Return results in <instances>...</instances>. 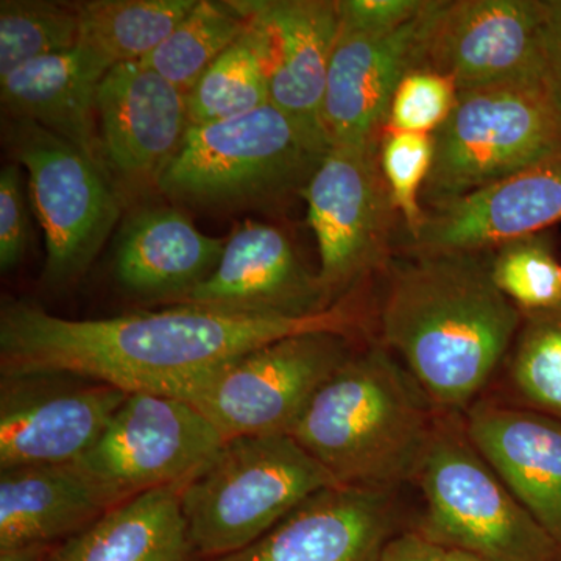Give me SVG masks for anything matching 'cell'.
<instances>
[{
  "label": "cell",
  "mask_w": 561,
  "mask_h": 561,
  "mask_svg": "<svg viewBox=\"0 0 561 561\" xmlns=\"http://www.w3.org/2000/svg\"><path fill=\"white\" fill-rule=\"evenodd\" d=\"M364 323V309L351 291L309 317L165 306L110 319L70 320L31 302L10 301L0 311V368L2 375L68 373L127 393L176 398L267 343L319 331L354 337Z\"/></svg>",
  "instance_id": "1"
},
{
  "label": "cell",
  "mask_w": 561,
  "mask_h": 561,
  "mask_svg": "<svg viewBox=\"0 0 561 561\" xmlns=\"http://www.w3.org/2000/svg\"><path fill=\"white\" fill-rule=\"evenodd\" d=\"M483 254L409 253L383 297V346L437 412L465 413L481 400L522 328L523 312L496 286Z\"/></svg>",
  "instance_id": "2"
},
{
  "label": "cell",
  "mask_w": 561,
  "mask_h": 561,
  "mask_svg": "<svg viewBox=\"0 0 561 561\" xmlns=\"http://www.w3.org/2000/svg\"><path fill=\"white\" fill-rule=\"evenodd\" d=\"M438 413L383 345L354 351L290 432L341 485L398 490L415 481Z\"/></svg>",
  "instance_id": "3"
},
{
  "label": "cell",
  "mask_w": 561,
  "mask_h": 561,
  "mask_svg": "<svg viewBox=\"0 0 561 561\" xmlns=\"http://www.w3.org/2000/svg\"><path fill=\"white\" fill-rule=\"evenodd\" d=\"M330 150L327 140L267 103L191 127L158 191L203 209H271L302 197Z\"/></svg>",
  "instance_id": "4"
},
{
  "label": "cell",
  "mask_w": 561,
  "mask_h": 561,
  "mask_svg": "<svg viewBox=\"0 0 561 561\" xmlns=\"http://www.w3.org/2000/svg\"><path fill=\"white\" fill-rule=\"evenodd\" d=\"M335 485L341 483L290 435L228 438L181 486L192 552L208 561L241 551Z\"/></svg>",
  "instance_id": "5"
},
{
  "label": "cell",
  "mask_w": 561,
  "mask_h": 561,
  "mask_svg": "<svg viewBox=\"0 0 561 561\" xmlns=\"http://www.w3.org/2000/svg\"><path fill=\"white\" fill-rule=\"evenodd\" d=\"M434 160L421 192L426 213L561 154V111L545 81L459 91L432 133Z\"/></svg>",
  "instance_id": "6"
},
{
  "label": "cell",
  "mask_w": 561,
  "mask_h": 561,
  "mask_svg": "<svg viewBox=\"0 0 561 561\" xmlns=\"http://www.w3.org/2000/svg\"><path fill=\"white\" fill-rule=\"evenodd\" d=\"M426 512L420 531L486 561H561V549L483 459L463 413H438L415 481Z\"/></svg>",
  "instance_id": "7"
},
{
  "label": "cell",
  "mask_w": 561,
  "mask_h": 561,
  "mask_svg": "<svg viewBox=\"0 0 561 561\" xmlns=\"http://www.w3.org/2000/svg\"><path fill=\"white\" fill-rule=\"evenodd\" d=\"M3 142L28 172L32 206L46 242L43 280L69 286L101 253L124 198L105 169L35 122L7 116Z\"/></svg>",
  "instance_id": "8"
},
{
  "label": "cell",
  "mask_w": 561,
  "mask_h": 561,
  "mask_svg": "<svg viewBox=\"0 0 561 561\" xmlns=\"http://www.w3.org/2000/svg\"><path fill=\"white\" fill-rule=\"evenodd\" d=\"M348 335H290L228 362L192 383L191 402L228 438L289 435L306 405L354 350Z\"/></svg>",
  "instance_id": "9"
},
{
  "label": "cell",
  "mask_w": 561,
  "mask_h": 561,
  "mask_svg": "<svg viewBox=\"0 0 561 561\" xmlns=\"http://www.w3.org/2000/svg\"><path fill=\"white\" fill-rule=\"evenodd\" d=\"M379 146L381 140L332 146L302 194L319 247L320 283L334 302L390 257L398 213Z\"/></svg>",
  "instance_id": "10"
},
{
  "label": "cell",
  "mask_w": 561,
  "mask_h": 561,
  "mask_svg": "<svg viewBox=\"0 0 561 561\" xmlns=\"http://www.w3.org/2000/svg\"><path fill=\"white\" fill-rule=\"evenodd\" d=\"M227 440L191 402L128 393L102 437L76 465L119 505L147 491L183 485Z\"/></svg>",
  "instance_id": "11"
},
{
  "label": "cell",
  "mask_w": 561,
  "mask_h": 561,
  "mask_svg": "<svg viewBox=\"0 0 561 561\" xmlns=\"http://www.w3.org/2000/svg\"><path fill=\"white\" fill-rule=\"evenodd\" d=\"M127 397L110 383L68 373L2 375L0 470L76 463Z\"/></svg>",
  "instance_id": "12"
},
{
  "label": "cell",
  "mask_w": 561,
  "mask_h": 561,
  "mask_svg": "<svg viewBox=\"0 0 561 561\" xmlns=\"http://www.w3.org/2000/svg\"><path fill=\"white\" fill-rule=\"evenodd\" d=\"M420 69L457 90L545 81L541 0H435Z\"/></svg>",
  "instance_id": "13"
},
{
  "label": "cell",
  "mask_w": 561,
  "mask_h": 561,
  "mask_svg": "<svg viewBox=\"0 0 561 561\" xmlns=\"http://www.w3.org/2000/svg\"><path fill=\"white\" fill-rule=\"evenodd\" d=\"M99 135L122 198L160 186L191 128L186 92L144 62L114 66L98 90Z\"/></svg>",
  "instance_id": "14"
},
{
  "label": "cell",
  "mask_w": 561,
  "mask_h": 561,
  "mask_svg": "<svg viewBox=\"0 0 561 561\" xmlns=\"http://www.w3.org/2000/svg\"><path fill=\"white\" fill-rule=\"evenodd\" d=\"M334 305L286 232L245 221L225 243L213 273L194 289L162 302L250 316L309 317Z\"/></svg>",
  "instance_id": "15"
},
{
  "label": "cell",
  "mask_w": 561,
  "mask_h": 561,
  "mask_svg": "<svg viewBox=\"0 0 561 561\" xmlns=\"http://www.w3.org/2000/svg\"><path fill=\"white\" fill-rule=\"evenodd\" d=\"M434 7L426 0L419 16L382 35L339 32L321 114L331 147L382 139L398 84L423 62Z\"/></svg>",
  "instance_id": "16"
},
{
  "label": "cell",
  "mask_w": 561,
  "mask_h": 561,
  "mask_svg": "<svg viewBox=\"0 0 561 561\" xmlns=\"http://www.w3.org/2000/svg\"><path fill=\"white\" fill-rule=\"evenodd\" d=\"M397 522V490L330 486L260 540L208 561H378Z\"/></svg>",
  "instance_id": "17"
},
{
  "label": "cell",
  "mask_w": 561,
  "mask_h": 561,
  "mask_svg": "<svg viewBox=\"0 0 561 561\" xmlns=\"http://www.w3.org/2000/svg\"><path fill=\"white\" fill-rule=\"evenodd\" d=\"M561 224V154L426 213L409 253H486Z\"/></svg>",
  "instance_id": "18"
},
{
  "label": "cell",
  "mask_w": 561,
  "mask_h": 561,
  "mask_svg": "<svg viewBox=\"0 0 561 561\" xmlns=\"http://www.w3.org/2000/svg\"><path fill=\"white\" fill-rule=\"evenodd\" d=\"M265 41L268 95L306 131L327 140L323 99L341 32L335 0H238ZM331 146V144H330Z\"/></svg>",
  "instance_id": "19"
},
{
  "label": "cell",
  "mask_w": 561,
  "mask_h": 561,
  "mask_svg": "<svg viewBox=\"0 0 561 561\" xmlns=\"http://www.w3.org/2000/svg\"><path fill=\"white\" fill-rule=\"evenodd\" d=\"M483 459L561 549V421L481 398L463 413Z\"/></svg>",
  "instance_id": "20"
},
{
  "label": "cell",
  "mask_w": 561,
  "mask_h": 561,
  "mask_svg": "<svg viewBox=\"0 0 561 561\" xmlns=\"http://www.w3.org/2000/svg\"><path fill=\"white\" fill-rule=\"evenodd\" d=\"M106 72L80 47L25 62L0 79L3 111L69 140L110 173L98 119V90Z\"/></svg>",
  "instance_id": "21"
},
{
  "label": "cell",
  "mask_w": 561,
  "mask_h": 561,
  "mask_svg": "<svg viewBox=\"0 0 561 561\" xmlns=\"http://www.w3.org/2000/svg\"><path fill=\"white\" fill-rule=\"evenodd\" d=\"M225 243L203 234L179 209H140L122 228L114 275L125 290L162 305L208 278Z\"/></svg>",
  "instance_id": "22"
},
{
  "label": "cell",
  "mask_w": 561,
  "mask_h": 561,
  "mask_svg": "<svg viewBox=\"0 0 561 561\" xmlns=\"http://www.w3.org/2000/svg\"><path fill=\"white\" fill-rule=\"evenodd\" d=\"M113 507L76 463L0 470V551L73 537Z\"/></svg>",
  "instance_id": "23"
},
{
  "label": "cell",
  "mask_w": 561,
  "mask_h": 561,
  "mask_svg": "<svg viewBox=\"0 0 561 561\" xmlns=\"http://www.w3.org/2000/svg\"><path fill=\"white\" fill-rule=\"evenodd\" d=\"M181 486L147 491L68 538L49 561H190Z\"/></svg>",
  "instance_id": "24"
},
{
  "label": "cell",
  "mask_w": 561,
  "mask_h": 561,
  "mask_svg": "<svg viewBox=\"0 0 561 561\" xmlns=\"http://www.w3.org/2000/svg\"><path fill=\"white\" fill-rule=\"evenodd\" d=\"M197 0H91L77 2L80 36L77 47L110 70L146 60Z\"/></svg>",
  "instance_id": "25"
},
{
  "label": "cell",
  "mask_w": 561,
  "mask_h": 561,
  "mask_svg": "<svg viewBox=\"0 0 561 561\" xmlns=\"http://www.w3.org/2000/svg\"><path fill=\"white\" fill-rule=\"evenodd\" d=\"M247 18L249 27L241 38L187 92L191 127L243 116L271 103L264 35L249 14Z\"/></svg>",
  "instance_id": "26"
},
{
  "label": "cell",
  "mask_w": 561,
  "mask_h": 561,
  "mask_svg": "<svg viewBox=\"0 0 561 561\" xmlns=\"http://www.w3.org/2000/svg\"><path fill=\"white\" fill-rule=\"evenodd\" d=\"M501 393L493 400L561 421V306L523 312V323L502 365Z\"/></svg>",
  "instance_id": "27"
},
{
  "label": "cell",
  "mask_w": 561,
  "mask_h": 561,
  "mask_svg": "<svg viewBox=\"0 0 561 561\" xmlns=\"http://www.w3.org/2000/svg\"><path fill=\"white\" fill-rule=\"evenodd\" d=\"M247 27L249 18L236 0H197L171 35L140 62L187 94L205 70L241 38Z\"/></svg>",
  "instance_id": "28"
},
{
  "label": "cell",
  "mask_w": 561,
  "mask_h": 561,
  "mask_svg": "<svg viewBox=\"0 0 561 561\" xmlns=\"http://www.w3.org/2000/svg\"><path fill=\"white\" fill-rule=\"evenodd\" d=\"M77 3L47 0L0 2V79L25 62L76 49Z\"/></svg>",
  "instance_id": "29"
},
{
  "label": "cell",
  "mask_w": 561,
  "mask_h": 561,
  "mask_svg": "<svg viewBox=\"0 0 561 561\" xmlns=\"http://www.w3.org/2000/svg\"><path fill=\"white\" fill-rule=\"evenodd\" d=\"M491 276L522 312L561 306V264L548 232L502 243L490 251Z\"/></svg>",
  "instance_id": "30"
},
{
  "label": "cell",
  "mask_w": 561,
  "mask_h": 561,
  "mask_svg": "<svg viewBox=\"0 0 561 561\" xmlns=\"http://www.w3.org/2000/svg\"><path fill=\"white\" fill-rule=\"evenodd\" d=\"M434 142L426 133L386 131L379 146V161L389 186L391 202L404 220L409 238L420 230L426 217L421 192L430 176Z\"/></svg>",
  "instance_id": "31"
},
{
  "label": "cell",
  "mask_w": 561,
  "mask_h": 561,
  "mask_svg": "<svg viewBox=\"0 0 561 561\" xmlns=\"http://www.w3.org/2000/svg\"><path fill=\"white\" fill-rule=\"evenodd\" d=\"M459 90L448 77L426 69L411 70L391 99L383 131L432 135L451 116Z\"/></svg>",
  "instance_id": "32"
},
{
  "label": "cell",
  "mask_w": 561,
  "mask_h": 561,
  "mask_svg": "<svg viewBox=\"0 0 561 561\" xmlns=\"http://www.w3.org/2000/svg\"><path fill=\"white\" fill-rule=\"evenodd\" d=\"M27 249V213L20 165L11 162L0 171V267L10 272Z\"/></svg>",
  "instance_id": "33"
},
{
  "label": "cell",
  "mask_w": 561,
  "mask_h": 561,
  "mask_svg": "<svg viewBox=\"0 0 561 561\" xmlns=\"http://www.w3.org/2000/svg\"><path fill=\"white\" fill-rule=\"evenodd\" d=\"M426 0H337L341 31L382 35L419 16Z\"/></svg>",
  "instance_id": "34"
},
{
  "label": "cell",
  "mask_w": 561,
  "mask_h": 561,
  "mask_svg": "<svg viewBox=\"0 0 561 561\" xmlns=\"http://www.w3.org/2000/svg\"><path fill=\"white\" fill-rule=\"evenodd\" d=\"M541 50L546 84L561 111V0H541Z\"/></svg>",
  "instance_id": "35"
},
{
  "label": "cell",
  "mask_w": 561,
  "mask_h": 561,
  "mask_svg": "<svg viewBox=\"0 0 561 561\" xmlns=\"http://www.w3.org/2000/svg\"><path fill=\"white\" fill-rule=\"evenodd\" d=\"M448 549L430 540L420 530L393 535L378 561H446Z\"/></svg>",
  "instance_id": "36"
},
{
  "label": "cell",
  "mask_w": 561,
  "mask_h": 561,
  "mask_svg": "<svg viewBox=\"0 0 561 561\" xmlns=\"http://www.w3.org/2000/svg\"><path fill=\"white\" fill-rule=\"evenodd\" d=\"M49 546H24L0 551V561H41Z\"/></svg>",
  "instance_id": "37"
},
{
  "label": "cell",
  "mask_w": 561,
  "mask_h": 561,
  "mask_svg": "<svg viewBox=\"0 0 561 561\" xmlns=\"http://www.w3.org/2000/svg\"><path fill=\"white\" fill-rule=\"evenodd\" d=\"M446 561H486L479 559V557L471 556V553L456 551V549H448Z\"/></svg>",
  "instance_id": "38"
}]
</instances>
